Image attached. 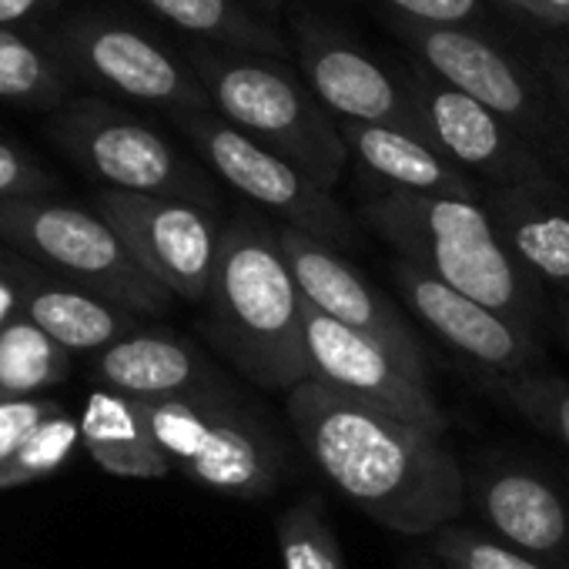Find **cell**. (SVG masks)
Returning <instances> with one entry per match:
<instances>
[{
  "label": "cell",
  "mask_w": 569,
  "mask_h": 569,
  "mask_svg": "<svg viewBox=\"0 0 569 569\" xmlns=\"http://www.w3.org/2000/svg\"><path fill=\"white\" fill-rule=\"evenodd\" d=\"M284 412L319 472L379 526L436 536L466 509V469L439 432L379 412L319 379L296 386Z\"/></svg>",
  "instance_id": "1"
},
{
  "label": "cell",
  "mask_w": 569,
  "mask_h": 569,
  "mask_svg": "<svg viewBox=\"0 0 569 569\" xmlns=\"http://www.w3.org/2000/svg\"><path fill=\"white\" fill-rule=\"evenodd\" d=\"M204 339L231 369L289 396L312 379L306 352V296L278 241V221L234 211L224 218L211 292L204 299Z\"/></svg>",
  "instance_id": "2"
},
{
  "label": "cell",
  "mask_w": 569,
  "mask_h": 569,
  "mask_svg": "<svg viewBox=\"0 0 569 569\" xmlns=\"http://www.w3.org/2000/svg\"><path fill=\"white\" fill-rule=\"evenodd\" d=\"M359 221L399 258L412 261L449 289L506 316L522 329L539 322L536 278L509 254L482 201L376 191L362 201Z\"/></svg>",
  "instance_id": "3"
},
{
  "label": "cell",
  "mask_w": 569,
  "mask_h": 569,
  "mask_svg": "<svg viewBox=\"0 0 569 569\" xmlns=\"http://www.w3.org/2000/svg\"><path fill=\"white\" fill-rule=\"evenodd\" d=\"M211 108L231 128L292 161L316 184L336 188L349 164L339 121L312 94L299 68L271 54L191 44L184 51Z\"/></svg>",
  "instance_id": "4"
},
{
  "label": "cell",
  "mask_w": 569,
  "mask_h": 569,
  "mask_svg": "<svg viewBox=\"0 0 569 569\" xmlns=\"http://www.w3.org/2000/svg\"><path fill=\"white\" fill-rule=\"evenodd\" d=\"M138 402L171 469L201 489L231 499H264L292 472L289 442L241 386L208 396Z\"/></svg>",
  "instance_id": "5"
},
{
  "label": "cell",
  "mask_w": 569,
  "mask_h": 569,
  "mask_svg": "<svg viewBox=\"0 0 569 569\" xmlns=\"http://www.w3.org/2000/svg\"><path fill=\"white\" fill-rule=\"evenodd\" d=\"M0 238L34 264L84 284L134 316H161L174 299L141 268L121 234L98 211L51 201L48 194L0 198Z\"/></svg>",
  "instance_id": "6"
},
{
  "label": "cell",
  "mask_w": 569,
  "mask_h": 569,
  "mask_svg": "<svg viewBox=\"0 0 569 569\" xmlns=\"http://www.w3.org/2000/svg\"><path fill=\"white\" fill-rule=\"evenodd\" d=\"M399 38L422 68L499 114L552 168H569V124L539 64L529 68L506 44L472 28H426L402 21Z\"/></svg>",
  "instance_id": "7"
},
{
  "label": "cell",
  "mask_w": 569,
  "mask_h": 569,
  "mask_svg": "<svg viewBox=\"0 0 569 569\" xmlns=\"http://www.w3.org/2000/svg\"><path fill=\"white\" fill-rule=\"evenodd\" d=\"M48 131L71 161L114 191L178 198L208 211H221V191L198 161L181 154L141 118L101 98L61 104Z\"/></svg>",
  "instance_id": "8"
},
{
  "label": "cell",
  "mask_w": 569,
  "mask_h": 569,
  "mask_svg": "<svg viewBox=\"0 0 569 569\" xmlns=\"http://www.w3.org/2000/svg\"><path fill=\"white\" fill-rule=\"evenodd\" d=\"M171 121L224 184L254 201L261 211L274 214L278 224L299 228L339 251H356L362 244V221L352 218L329 188L316 184L292 161L261 148L214 111H191Z\"/></svg>",
  "instance_id": "9"
},
{
  "label": "cell",
  "mask_w": 569,
  "mask_h": 569,
  "mask_svg": "<svg viewBox=\"0 0 569 569\" xmlns=\"http://www.w3.org/2000/svg\"><path fill=\"white\" fill-rule=\"evenodd\" d=\"M68 61L74 78L101 84L121 98L168 111L171 118L191 111H214L188 58H178L141 28L111 14H74L48 38Z\"/></svg>",
  "instance_id": "10"
},
{
  "label": "cell",
  "mask_w": 569,
  "mask_h": 569,
  "mask_svg": "<svg viewBox=\"0 0 569 569\" xmlns=\"http://www.w3.org/2000/svg\"><path fill=\"white\" fill-rule=\"evenodd\" d=\"M94 211L174 299L204 306L218 264L224 218L191 201L104 188Z\"/></svg>",
  "instance_id": "11"
},
{
  "label": "cell",
  "mask_w": 569,
  "mask_h": 569,
  "mask_svg": "<svg viewBox=\"0 0 569 569\" xmlns=\"http://www.w3.org/2000/svg\"><path fill=\"white\" fill-rule=\"evenodd\" d=\"M419 111L426 141L482 184H529L556 178V168L499 114L436 78L419 61L399 71Z\"/></svg>",
  "instance_id": "12"
},
{
  "label": "cell",
  "mask_w": 569,
  "mask_h": 569,
  "mask_svg": "<svg viewBox=\"0 0 569 569\" xmlns=\"http://www.w3.org/2000/svg\"><path fill=\"white\" fill-rule=\"evenodd\" d=\"M292 28L299 74L336 121L382 124L426 141L419 111L399 71L392 74L386 64H379L356 41L316 14H296Z\"/></svg>",
  "instance_id": "13"
},
{
  "label": "cell",
  "mask_w": 569,
  "mask_h": 569,
  "mask_svg": "<svg viewBox=\"0 0 569 569\" xmlns=\"http://www.w3.org/2000/svg\"><path fill=\"white\" fill-rule=\"evenodd\" d=\"M306 352L312 379L379 409L402 422L446 432L442 406L429 386V376L412 372L392 349L382 342L339 326L306 302Z\"/></svg>",
  "instance_id": "14"
},
{
  "label": "cell",
  "mask_w": 569,
  "mask_h": 569,
  "mask_svg": "<svg viewBox=\"0 0 569 569\" xmlns=\"http://www.w3.org/2000/svg\"><path fill=\"white\" fill-rule=\"evenodd\" d=\"M278 241H281V251L289 258V268L312 309L336 319L339 326H349V329L382 342L412 372L429 376L422 342L416 339V332L406 322V316L399 312V306L382 289H376V284L339 248H332L299 228H289V224H278Z\"/></svg>",
  "instance_id": "15"
},
{
  "label": "cell",
  "mask_w": 569,
  "mask_h": 569,
  "mask_svg": "<svg viewBox=\"0 0 569 569\" xmlns=\"http://www.w3.org/2000/svg\"><path fill=\"white\" fill-rule=\"evenodd\" d=\"M392 281L409 312L436 332L452 352L496 376H526L539 362L536 332L509 322L506 316L479 306L476 299L449 289L406 258L392 261Z\"/></svg>",
  "instance_id": "16"
},
{
  "label": "cell",
  "mask_w": 569,
  "mask_h": 569,
  "mask_svg": "<svg viewBox=\"0 0 569 569\" xmlns=\"http://www.w3.org/2000/svg\"><path fill=\"white\" fill-rule=\"evenodd\" d=\"M466 492L506 546L536 559L569 549V502L536 469L519 462L476 466L466 476Z\"/></svg>",
  "instance_id": "17"
},
{
  "label": "cell",
  "mask_w": 569,
  "mask_h": 569,
  "mask_svg": "<svg viewBox=\"0 0 569 569\" xmlns=\"http://www.w3.org/2000/svg\"><path fill=\"white\" fill-rule=\"evenodd\" d=\"M94 379L101 389L144 402L238 389V382L194 342L144 329L101 349L94 359Z\"/></svg>",
  "instance_id": "18"
},
{
  "label": "cell",
  "mask_w": 569,
  "mask_h": 569,
  "mask_svg": "<svg viewBox=\"0 0 569 569\" xmlns=\"http://www.w3.org/2000/svg\"><path fill=\"white\" fill-rule=\"evenodd\" d=\"M482 208L509 254L556 296H569V188L559 178L486 184Z\"/></svg>",
  "instance_id": "19"
},
{
  "label": "cell",
  "mask_w": 569,
  "mask_h": 569,
  "mask_svg": "<svg viewBox=\"0 0 569 569\" xmlns=\"http://www.w3.org/2000/svg\"><path fill=\"white\" fill-rule=\"evenodd\" d=\"M4 271L21 292V316H28L64 352H101L141 332L134 312L94 296L84 284H74L41 264L4 261Z\"/></svg>",
  "instance_id": "20"
},
{
  "label": "cell",
  "mask_w": 569,
  "mask_h": 569,
  "mask_svg": "<svg viewBox=\"0 0 569 569\" xmlns=\"http://www.w3.org/2000/svg\"><path fill=\"white\" fill-rule=\"evenodd\" d=\"M339 131L349 144V154L389 191L482 201L486 184L456 168L449 158H442L429 141L416 134L359 121H339Z\"/></svg>",
  "instance_id": "21"
},
{
  "label": "cell",
  "mask_w": 569,
  "mask_h": 569,
  "mask_svg": "<svg viewBox=\"0 0 569 569\" xmlns=\"http://www.w3.org/2000/svg\"><path fill=\"white\" fill-rule=\"evenodd\" d=\"M81 446L111 476L164 479L171 472L141 402L111 389H94L88 396L81 412Z\"/></svg>",
  "instance_id": "22"
},
{
  "label": "cell",
  "mask_w": 569,
  "mask_h": 569,
  "mask_svg": "<svg viewBox=\"0 0 569 569\" xmlns=\"http://www.w3.org/2000/svg\"><path fill=\"white\" fill-rule=\"evenodd\" d=\"M141 4L194 38V44L271 54L281 61L292 58L289 38L278 31L271 18L254 11L248 0H141Z\"/></svg>",
  "instance_id": "23"
},
{
  "label": "cell",
  "mask_w": 569,
  "mask_h": 569,
  "mask_svg": "<svg viewBox=\"0 0 569 569\" xmlns=\"http://www.w3.org/2000/svg\"><path fill=\"white\" fill-rule=\"evenodd\" d=\"M74 71L51 41L18 28H0V101L28 108H61L71 101Z\"/></svg>",
  "instance_id": "24"
},
{
  "label": "cell",
  "mask_w": 569,
  "mask_h": 569,
  "mask_svg": "<svg viewBox=\"0 0 569 569\" xmlns=\"http://www.w3.org/2000/svg\"><path fill=\"white\" fill-rule=\"evenodd\" d=\"M71 352L44 336L28 316H14L0 329V402L28 399L64 382Z\"/></svg>",
  "instance_id": "25"
},
{
  "label": "cell",
  "mask_w": 569,
  "mask_h": 569,
  "mask_svg": "<svg viewBox=\"0 0 569 569\" xmlns=\"http://www.w3.org/2000/svg\"><path fill=\"white\" fill-rule=\"evenodd\" d=\"M274 536L284 569H346V556L319 489L299 496L278 516Z\"/></svg>",
  "instance_id": "26"
},
{
  "label": "cell",
  "mask_w": 569,
  "mask_h": 569,
  "mask_svg": "<svg viewBox=\"0 0 569 569\" xmlns=\"http://www.w3.org/2000/svg\"><path fill=\"white\" fill-rule=\"evenodd\" d=\"M81 446V419H74L68 409L54 419H48L41 429H34L21 449L0 466V489L31 486L51 472H58Z\"/></svg>",
  "instance_id": "27"
},
{
  "label": "cell",
  "mask_w": 569,
  "mask_h": 569,
  "mask_svg": "<svg viewBox=\"0 0 569 569\" xmlns=\"http://www.w3.org/2000/svg\"><path fill=\"white\" fill-rule=\"evenodd\" d=\"M496 392L519 412L526 422H532L539 432L556 439L562 449H569V382L549 372H526V376H499L492 382Z\"/></svg>",
  "instance_id": "28"
},
{
  "label": "cell",
  "mask_w": 569,
  "mask_h": 569,
  "mask_svg": "<svg viewBox=\"0 0 569 569\" xmlns=\"http://www.w3.org/2000/svg\"><path fill=\"white\" fill-rule=\"evenodd\" d=\"M429 552L439 559L442 569H552L542 559L459 522L429 536Z\"/></svg>",
  "instance_id": "29"
},
{
  "label": "cell",
  "mask_w": 569,
  "mask_h": 569,
  "mask_svg": "<svg viewBox=\"0 0 569 569\" xmlns=\"http://www.w3.org/2000/svg\"><path fill=\"white\" fill-rule=\"evenodd\" d=\"M64 406L58 399H44V396H28V399H4L0 402V466H4L21 442L41 429L48 419L61 416Z\"/></svg>",
  "instance_id": "30"
},
{
  "label": "cell",
  "mask_w": 569,
  "mask_h": 569,
  "mask_svg": "<svg viewBox=\"0 0 569 569\" xmlns=\"http://www.w3.org/2000/svg\"><path fill=\"white\" fill-rule=\"evenodd\" d=\"M409 24L426 28H472L482 14V0H386Z\"/></svg>",
  "instance_id": "31"
},
{
  "label": "cell",
  "mask_w": 569,
  "mask_h": 569,
  "mask_svg": "<svg viewBox=\"0 0 569 569\" xmlns=\"http://www.w3.org/2000/svg\"><path fill=\"white\" fill-rule=\"evenodd\" d=\"M54 188V178L34 158L0 141V198H41Z\"/></svg>",
  "instance_id": "32"
},
{
  "label": "cell",
  "mask_w": 569,
  "mask_h": 569,
  "mask_svg": "<svg viewBox=\"0 0 569 569\" xmlns=\"http://www.w3.org/2000/svg\"><path fill=\"white\" fill-rule=\"evenodd\" d=\"M539 71L552 88V98L569 124V31H556L539 51Z\"/></svg>",
  "instance_id": "33"
},
{
  "label": "cell",
  "mask_w": 569,
  "mask_h": 569,
  "mask_svg": "<svg viewBox=\"0 0 569 569\" xmlns=\"http://www.w3.org/2000/svg\"><path fill=\"white\" fill-rule=\"evenodd\" d=\"M502 4L529 14L552 31H569V0H502Z\"/></svg>",
  "instance_id": "34"
},
{
  "label": "cell",
  "mask_w": 569,
  "mask_h": 569,
  "mask_svg": "<svg viewBox=\"0 0 569 569\" xmlns=\"http://www.w3.org/2000/svg\"><path fill=\"white\" fill-rule=\"evenodd\" d=\"M61 0H0V28H21L38 14H48Z\"/></svg>",
  "instance_id": "35"
},
{
  "label": "cell",
  "mask_w": 569,
  "mask_h": 569,
  "mask_svg": "<svg viewBox=\"0 0 569 569\" xmlns=\"http://www.w3.org/2000/svg\"><path fill=\"white\" fill-rule=\"evenodd\" d=\"M14 316H21V292L8 274H0V329H4Z\"/></svg>",
  "instance_id": "36"
},
{
  "label": "cell",
  "mask_w": 569,
  "mask_h": 569,
  "mask_svg": "<svg viewBox=\"0 0 569 569\" xmlns=\"http://www.w3.org/2000/svg\"><path fill=\"white\" fill-rule=\"evenodd\" d=\"M406 569H442V566H439V559L432 552H412L406 559Z\"/></svg>",
  "instance_id": "37"
},
{
  "label": "cell",
  "mask_w": 569,
  "mask_h": 569,
  "mask_svg": "<svg viewBox=\"0 0 569 569\" xmlns=\"http://www.w3.org/2000/svg\"><path fill=\"white\" fill-rule=\"evenodd\" d=\"M556 306H559V319H562V332L569 339V296H556Z\"/></svg>",
  "instance_id": "38"
}]
</instances>
